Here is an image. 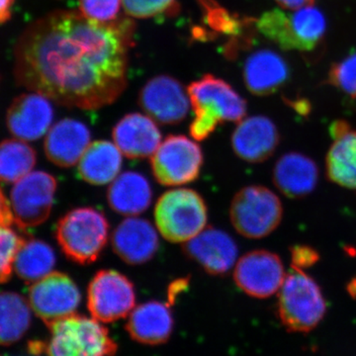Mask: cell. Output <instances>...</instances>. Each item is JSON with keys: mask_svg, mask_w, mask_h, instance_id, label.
Instances as JSON below:
<instances>
[{"mask_svg": "<svg viewBox=\"0 0 356 356\" xmlns=\"http://www.w3.org/2000/svg\"><path fill=\"white\" fill-rule=\"evenodd\" d=\"M273 181L288 198L306 197L318 184L317 163L306 154L296 152L283 154L274 165Z\"/></svg>", "mask_w": 356, "mask_h": 356, "instance_id": "44dd1931", "label": "cell"}, {"mask_svg": "<svg viewBox=\"0 0 356 356\" xmlns=\"http://www.w3.org/2000/svg\"><path fill=\"white\" fill-rule=\"evenodd\" d=\"M280 7L283 9H289V10H297L302 7L313 6L315 0H275Z\"/></svg>", "mask_w": 356, "mask_h": 356, "instance_id": "f35d334b", "label": "cell"}, {"mask_svg": "<svg viewBox=\"0 0 356 356\" xmlns=\"http://www.w3.org/2000/svg\"><path fill=\"white\" fill-rule=\"evenodd\" d=\"M136 305L132 281L114 269H102L88 287V308L92 318L112 323L130 315Z\"/></svg>", "mask_w": 356, "mask_h": 356, "instance_id": "9c48e42d", "label": "cell"}, {"mask_svg": "<svg viewBox=\"0 0 356 356\" xmlns=\"http://www.w3.org/2000/svg\"><path fill=\"white\" fill-rule=\"evenodd\" d=\"M109 222L92 207L69 211L58 220L56 238L65 257L81 266L97 261L109 238Z\"/></svg>", "mask_w": 356, "mask_h": 356, "instance_id": "3957f363", "label": "cell"}, {"mask_svg": "<svg viewBox=\"0 0 356 356\" xmlns=\"http://www.w3.org/2000/svg\"><path fill=\"white\" fill-rule=\"evenodd\" d=\"M188 259L197 262L211 275H224L235 266L238 248L231 236L222 229L206 227L182 247Z\"/></svg>", "mask_w": 356, "mask_h": 356, "instance_id": "5bb4252c", "label": "cell"}, {"mask_svg": "<svg viewBox=\"0 0 356 356\" xmlns=\"http://www.w3.org/2000/svg\"><path fill=\"white\" fill-rule=\"evenodd\" d=\"M134 31L130 19L99 23L76 11H54L18 39L16 81L64 106L102 108L127 86Z\"/></svg>", "mask_w": 356, "mask_h": 356, "instance_id": "6da1fadb", "label": "cell"}, {"mask_svg": "<svg viewBox=\"0 0 356 356\" xmlns=\"http://www.w3.org/2000/svg\"><path fill=\"white\" fill-rule=\"evenodd\" d=\"M30 304L18 293H0V344L19 341L31 325Z\"/></svg>", "mask_w": 356, "mask_h": 356, "instance_id": "4316f807", "label": "cell"}, {"mask_svg": "<svg viewBox=\"0 0 356 356\" xmlns=\"http://www.w3.org/2000/svg\"><path fill=\"white\" fill-rule=\"evenodd\" d=\"M327 303L316 280L304 269L291 267L278 292V314L289 331L307 332L325 317Z\"/></svg>", "mask_w": 356, "mask_h": 356, "instance_id": "277c9868", "label": "cell"}, {"mask_svg": "<svg viewBox=\"0 0 356 356\" xmlns=\"http://www.w3.org/2000/svg\"><path fill=\"white\" fill-rule=\"evenodd\" d=\"M56 266V254L50 245L41 240L31 238L22 243L13 269L27 283H35L53 273Z\"/></svg>", "mask_w": 356, "mask_h": 356, "instance_id": "484cf974", "label": "cell"}, {"mask_svg": "<svg viewBox=\"0 0 356 356\" xmlns=\"http://www.w3.org/2000/svg\"><path fill=\"white\" fill-rule=\"evenodd\" d=\"M90 130L76 119H63L49 130L44 143V154L54 165L63 168L76 165L91 144Z\"/></svg>", "mask_w": 356, "mask_h": 356, "instance_id": "d6986e66", "label": "cell"}, {"mask_svg": "<svg viewBox=\"0 0 356 356\" xmlns=\"http://www.w3.org/2000/svg\"><path fill=\"white\" fill-rule=\"evenodd\" d=\"M285 277L280 257L266 250H252L243 255L234 270L236 286L257 299L268 298L280 292Z\"/></svg>", "mask_w": 356, "mask_h": 356, "instance_id": "7c38bea8", "label": "cell"}, {"mask_svg": "<svg viewBox=\"0 0 356 356\" xmlns=\"http://www.w3.org/2000/svg\"><path fill=\"white\" fill-rule=\"evenodd\" d=\"M29 355H7V356H41L40 353H32V351L29 350Z\"/></svg>", "mask_w": 356, "mask_h": 356, "instance_id": "ab89813d", "label": "cell"}, {"mask_svg": "<svg viewBox=\"0 0 356 356\" xmlns=\"http://www.w3.org/2000/svg\"><path fill=\"white\" fill-rule=\"evenodd\" d=\"M36 152L25 140L0 143V181L14 184L31 172L36 165Z\"/></svg>", "mask_w": 356, "mask_h": 356, "instance_id": "83f0119b", "label": "cell"}, {"mask_svg": "<svg viewBox=\"0 0 356 356\" xmlns=\"http://www.w3.org/2000/svg\"><path fill=\"white\" fill-rule=\"evenodd\" d=\"M329 81L346 95L356 98V53L332 65Z\"/></svg>", "mask_w": 356, "mask_h": 356, "instance_id": "d6a6232c", "label": "cell"}, {"mask_svg": "<svg viewBox=\"0 0 356 356\" xmlns=\"http://www.w3.org/2000/svg\"><path fill=\"white\" fill-rule=\"evenodd\" d=\"M332 144L325 159L327 175L332 182L356 191V130L346 121L334 122Z\"/></svg>", "mask_w": 356, "mask_h": 356, "instance_id": "ffe728a7", "label": "cell"}, {"mask_svg": "<svg viewBox=\"0 0 356 356\" xmlns=\"http://www.w3.org/2000/svg\"><path fill=\"white\" fill-rule=\"evenodd\" d=\"M15 0H0V25L6 24L13 17Z\"/></svg>", "mask_w": 356, "mask_h": 356, "instance_id": "74e56055", "label": "cell"}, {"mask_svg": "<svg viewBox=\"0 0 356 356\" xmlns=\"http://www.w3.org/2000/svg\"><path fill=\"white\" fill-rule=\"evenodd\" d=\"M153 200V189L142 173L125 172L110 184L107 201L117 214L137 217L146 212Z\"/></svg>", "mask_w": 356, "mask_h": 356, "instance_id": "cb8c5ba5", "label": "cell"}, {"mask_svg": "<svg viewBox=\"0 0 356 356\" xmlns=\"http://www.w3.org/2000/svg\"><path fill=\"white\" fill-rule=\"evenodd\" d=\"M280 140V132L274 122L268 117L257 115L238 122L231 143L238 158L259 163L273 156Z\"/></svg>", "mask_w": 356, "mask_h": 356, "instance_id": "e0dca14e", "label": "cell"}, {"mask_svg": "<svg viewBox=\"0 0 356 356\" xmlns=\"http://www.w3.org/2000/svg\"><path fill=\"white\" fill-rule=\"evenodd\" d=\"M293 36L299 51H312L324 39L327 22L324 14L313 6L302 7L289 14Z\"/></svg>", "mask_w": 356, "mask_h": 356, "instance_id": "f1b7e54d", "label": "cell"}, {"mask_svg": "<svg viewBox=\"0 0 356 356\" xmlns=\"http://www.w3.org/2000/svg\"><path fill=\"white\" fill-rule=\"evenodd\" d=\"M24 241L13 229L0 226V283L10 278L16 254Z\"/></svg>", "mask_w": 356, "mask_h": 356, "instance_id": "1f68e13d", "label": "cell"}, {"mask_svg": "<svg viewBox=\"0 0 356 356\" xmlns=\"http://www.w3.org/2000/svg\"><path fill=\"white\" fill-rule=\"evenodd\" d=\"M283 207L278 196L267 187L250 185L236 192L229 207L232 225L241 236L259 240L280 226Z\"/></svg>", "mask_w": 356, "mask_h": 356, "instance_id": "52a82bcc", "label": "cell"}, {"mask_svg": "<svg viewBox=\"0 0 356 356\" xmlns=\"http://www.w3.org/2000/svg\"><path fill=\"white\" fill-rule=\"evenodd\" d=\"M154 222L159 234L170 243H186L206 228L208 208L198 192L175 188L156 201Z\"/></svg>", "mask_w": 356, "mask_h": 356, "instance_id": "5b68a950", "label": "cell"}, {"mask_svg": "<svg viewBox=\"0 0 356 356\" xmlns=\"http://www.w3.org/2000/svg\"><path fill=\"white\" fill-rule=\"evenodd\" d=\"M173 325L170 306L159 301H149L134 308L129 315L126 330L138 343L159 346L170 339Z\"/></svg>", "mask_w": 356, "mask_h": 356, "instance_id": "7402d4cb", "label": "cell"}, {"mask_svg": "<svg viewBox=\"0 0 356 356\" xmlns=\"http://www.w3.org/2000/svg\"><path fill=\"white\" fill-rule=\"evenodd\" d=\"M188 92L170 76H154L140 89L139 104L147 116L163 125H175L186 118L189 111Z\"/></svg>", "mask_w": 356, "mask_h": 356, "instance_id": "4fadbf2b", "label": "cell"}, {"mask_svg": "<svg viewBox=\"0 0 356 356\" xmlns=\"http://www.w3.org/2000/svg\"><path fill=\"white\" fill-rule=\"evenodd\" d=\"M152 172L165 186H181L195 181L202 170L201 147L184 135H170L151 156Z\"/></svg>", "mask_w": 356, "mask_h": 356, "instance_id": "ba28073f", "label": "cell"}, {"mask_svg": "<svg viewBox=\"0 0 356 356\" xmlns=\"http://www.w3.org/2000/svg\"><path fill=\"white\" fill-rule=\"evenodd\" d=\"M53 119L51 99L38 92L18 96L7 110L9 132L22 140H36L43 137L50 130Z\"/></svg>", "mask_w": 356, "mask_h": 356, "instance_id": "9a60e30c", "label": "cell"}, {"mask_svg": "<svg viewBox=\"0 0 356 356\" xmlns=\"http://www.w3.org/2000/svg\"><path fill=\"white\" fill-rule=\"evenodd\" d=\"M79 13L99 23L118 20L122 0H79Z\"/></svg>", "mask_w": 356, "mask_h": 356, "instance_id": "e575fe53", "label": "cell"}, {"mask_svg": "<svg viewBox=\"0 0 356 356\" xmlns=\"http://www.w3.org/2000/svg\"><path fill=\"white\" fill-rule=\"evenodd\" d=\"M14 222L10 203L7 201L3 192L0 188V226L10 227Z\"/></svg>", "mask_w": 356, "mask_h": 356, "instance_id": "8d00e7d4", "label": "cell"}, {"mask_svg": "<svg viewBox=\"0 0 356 356\" xmlns=\"http://www.w3.org/2000/svg\"><path fill=\"white\" fill-rule=\"evenodd\" d=\"M320 255L315 248L309 245H295L291 248V267L305 269L317 264Z\"/></svg>", "mask_w": 356, "mask_h": 356, "instance_id": "d590c367", "label": "cell"}, {"mask_svg": "<svg viewBox=\"0 0 356 356\" xmlns=\"http://www.w3.org/2000/svg\"><path fill=\"white\" fill-rule=\"evenodd\" d=\"M257 28L262 35L284 50L299 51L298 44L292 34L289 14L280 9H273L261 15Z\"/></svg>", "mask_w": 356, "mask_h": 356, "instance_id": "f546056e", "label": "cell"}, {"mask_svg": "<svg viewBox=\"0 0 356 356\" xmlns=\"http://www.w3.org/2000/svg\"><path fill=\"white\" fill-rule=\"evenodd\" d=\"M49 329L50 341L44 344L48 356H114L118 348L108 330L95 318L74 314Z\"/></svg>", "mask_w": 356, "mask_h": 356, "instance_id": "8992f818", "label": "cell"}, {"mask_svg": "<svg viewBox=\"0 0 356 356\" xmlns=\"http://www.w3.org/2000/svg\"><path fill=\"white\" fill-rule=\"evenodd\" d=\"M114 144L130 159L153 156L161 144V132L147 115L130 113L117 122L112 131Z\"/></svg>", "mask_w": 356, "mask_h": 356, "instance_id": "ac0fdd59", "label": "cell"}, {"mask_svg": "<svg viewBox=\"0 0 356 356\" xmlns=\"http://www.w3.org/2000/svg\"><path fill=\"white\" fill-rule=\"evenodd\" d=\"M122 6L131 17L147 19L175 11L177 0H122Z\"/></svg>", "mask_w": 356, "mask_h": 356, "instance_id": "836d02e7", "label": "cell"}, {"mask_svg": "<svg viewBox=\"0 0 356 356\" xmlns=\"http://www.w3.org/2000/svg\"><path fill=\"white\" fill-rule=\"evenodd\" d=\"M289 67L280 54L257 50L248 56L243 67V79L252 95L266 96L277 91L289 79Z\"/></svg>", "mask_w": 356, "mask_h": 356, "instance_id": "603a6c76", "label": "cell"}, {"mask_svg": "<svg viewBox=\"0 0 356 356\" xmlns=\"http://www.w3.org/2000/svg\"><path fill=\"white\" fill-rule=\"evenodd\" d=\"M111 243L119 259L130 266H140L154 259L159 238L158 232L147 219L127 217L115 228Z\"/></svg>", "mask_w": 356, "mask_h": 356, "instance_id": "2e32d148", "label": "cell"}, {"mask_svg": "<svg viewBox=\"0 0 356 356\" xmlns=\"http://www.w3.org/2000/svg\"><path fill=\"white\" fill-rule=\"evenodd\" d=\"M57 179L44 172H33L15 182L10 195L14 222L20 229L43 224L50 216Z\"/></svg>", "mask_w": 356, "mask_h": 356, "instance_id": "30bf717a", "label": "cell"}, {"mask_svg": "<svg viewBox=\"0 0 356 356\" xmlns=\"http://www.w3.org/2000/svg\"><path fill=\"white\" fill-rule=\"evenodd\" d=\"M199 2L202 6L206 22L213 31L231 36L238 35L241 31L242 23L238 17L231 15L229 11L218 6L216 2L213 0H199Z\"/></svg>", "mask_w": 356, "mask_h": 356, "instance_id": "4dcf8cb0", "label": "cell"}, {"mask_svg": "<svg viewBox=\"0 0 356 356\" xmlns=\"http://www.w3.org/2000/svg\"><path fill=\"white\" fill-rule=\"evenodd\" d=\"M194 111L189 132L196 140H204L222 122L242 121L247 114V102L221 79L206 74L187 88Z\"/></svg>", "mask_w": 356, "mask_h": 356, "instance_id": "7a4b0ae2", "label": "cell"}, {"mask_svg": "<svg viewBox=\"0 0 356 356\" xmlns=\"http://www.w3.org/2000/svg\"><path fill=\"white\" fill-rule=\"evenodd\" d=\"M123 154L114 143L95 140L89 145L77 165V173L83 181L105 185L120 175Z\"/></svg>", "mask_w": 356, "mask_h": 356, "instance_id": "d4e9b609", "label": "cell"}, {"mask_svg": "<svg viewBox=\"0 0 356 356\" xmlns=\"http://www.w3.org/2000/svg\"><path fill=\"white\" fill-rule=\"evenodd\" d=\"M81 293L67 274L53 271L33 283L29 289V304L34 313L51 327L58 321L76 313Z\"/></svg>", "mask_w": 356, "mask_h": 356, "instance_id": "8fae6325", "label": "cell"}]
</instances>
